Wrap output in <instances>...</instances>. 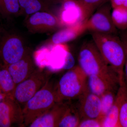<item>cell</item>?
Listing matches in <instances>:
<instances>
[{
    "instance_id": "1",
    "label": "cell",
    "mask_w": 127,
    "mask_h": 127,
    "mask_svg": "<svg viewBox=\"0 0 127 127\" xmlns=\"http://www.w3.org/2000/svg\"><path fill=\"white\" fill-rule=\"evenodd\" d=\"M92 40L108 65L118 75L120 84L124 82L125 52L122 40L115 34L92 32Z\"/></svg>"
},
{
    "instance_id": "2",
    "label": "cell",
    "mask_w": 127,
    "mask_h": 127,
    "mask_svg": "<svg viewBox=\"0 0 127 127\" xmlns=\"http://www.w3.org/2000/svg\"><path fill=\"white\" fill-rule=\"evenodd\" d=\"M88 76L78 65L71 68L55 86L57 102L78 97L88 89Z\"/></svg>"
},
{
    "instance_id": "3",
    "label": "cell",
    "mask_w": 127,
    "mask_h": 127,
    "mask_svg": "<svg viewBox=\"0 0 127 127\" xmlns=\"http://www.w3.org/2000/svg\"><path fill=\"white\" fill-rule=\"evenodd\" d=\"M78 61V65L87 76H118L108 65L93 40L86 42L82 45Z\"/></svg>"
},
{
    "instance_id": "4",
    "label": "cell",
    "mask_w": 127,
    "mask_h": 127,
    "mask_svg": "<svg viewBox=\"0 0 127 127\" xmlns=\"http://www.w3.org/2000/svg\"><path fill=\"white\" fill-rule=\"evenodd\" d=\"M56 103L55 86L49 79L22 108L24 127L29 126L36 119L49 111Z\"/></svg>"
},
{
    "instance_id": "5",
    "label": "cell",
    "mask_w": 127,
    "mask_h": 127,
    "mask_svg": "<svg viewBox=\"0 0 127 127\" xmlns=\"http://www.w3.org/2000/svg\"><path fill=\"white\" fill-rule=\"evenodd\" d=\"M68 52L65 43L46 45L34 53L33 58L37 67L53 71L64 68Z\"/></svg>"
},
{
    "instance_id": "6",
    "label": "cell",
    "mask_w": 127,
    "mask_h": 127,
    "mask_svg": "<svg viewBox=\"0 0 127 127\" xmlns=\"http://www.w3.org/2000/svg\"><path fill=\"white\" fill-rule=\"evenodd\" d=\"M37 67L27 79L16 86L12 97L21 106L41 89L50 79L48 70Z\"/></svg>"
},
{
    "instance_id": "7",
    "label": "cell",
    "mask_w": 127,
    "mask_h": 127,
    "mask_svg": "<svg viewBox=\"0 0 127 127\" xmlns=\"http://www.w3.org/2000/svg\"><path fill=\"white\" fill-rule=\"evenodd\" d=\"M30 50L25 46L23 38L17 34L1 35L0 40V62L4 66L15 63Z\"/></svg>"
},
{
    "instance_id": "8",
    "label": "cell",
    "mask_w": 127,
    "mask_h": 127,
    "mask_svg": "<svg viewBox=\"0 0 127 127\" xmlns=\"http://www.w3.org/2000/svg\"><path fill=\"white\" fill-rule=\"evenodd\" d=\"M111 7L108 1L99 7L85 22L87 30L92 32L116 35L117 31L112 20Z\"/></svg>"
},
{
    "instance_id": "9",
    "label": "cell",
    "mask_w": 127,
    "mask_h": 127,
    "mask_svg": "<svg viewBox=\"0 0 127 127\" xmlns=\"http://www.w3.org/2000/svg\"><path fill=\"white\" fill-rule=\"evenodd\" d=\"M25 24L33 34L51 32L63 27L58 17L50 12H38L28 16Z\"/></svg>"
},
{
    "instance_id": "10",
    "label": "cell",
    "mask_w": 127,
    "mask_h": 127,
    "mask_svg": "<svg viewBox=\"0 0 127 127\" xmlns=\"http://www.w3.org/2000/svg\"><path fill=\"white\" fill-rule=\"evenodd\" d=\"M21 105L12 96H8L0 102V127H11L13 124L24 127Z\"/></svg>"
},
{
    "instance_id": "11",
    "label": "cell",
    "mask_w": 127,
    "mask_h": 127,
    "mask_svg": "<svg viewBox=\"0 0 127 127\" xmlns=\"http://www.w3.org/2000/svg\"><path fill=\"white\" fill-rule=\"evenodd\" d=\"M78 99V104L76 107L81 120L89 118L99 119L101 112L100 97L91 93L88 88Z\"/></svg>"
},
{
    "instance_id": "12",
    "label": "cell",
    "mask_w": 127,
    "mask_h": 127,
    "mask_svg": "<svg viewBox=\"0 0 127 127\" xmlns=\"http://www.w3.org/2000/svg\"><path fill=\"white\" fill-rule=\"evenodd\" d=\"M6 67L16 86L27 79L37 68L30 51L18 61Z\"/></svg>"
},
{
    "instance_id": "13",
    "label": "cell",
    "mask_w": 127,
    "mask_h": 127,
    "mask_svg": "<svg viewBox=\"0 0 127 127\" xmlns=\"http://www.w3.org/2000/svg\"><path fill=\"white\" fill-rule=\"evenodd\" d=\"M87 83L89 91L99 97L109 91L118 90L120 86V79L118 75H90L88 76Z\"/></svg>"
},
{
    "instance_id": "14",
    "label": "cell",
    "mask_w": 127,
    "mask_h": 127,
    "mask_svg": "<svg viewBox=\"0 0 127 127\" xmlns=\"http://www.w3.org/2000/svg\"><path fill=\"white\" fill-rule=\"evenodd\" d=\"M70 103L57 102L52 108L33 121L30 127H57Z\"/></svg>"
},
{
    "instance_id": "15",
    "label": "cell",
    "mask_w": 127,
    "mask_h": 127,
    "mask_svg": "<svg viewBox=\"0 0 127 127\" xmlns=\"http://www.w3.org/2000/svg\"><path fill=\"white\" fill-rule=\"evenodd\" d=\"M63 3L58 18L63 27L83 22L81 9L77 0L67 1Z\"/></svg>"
},
{
    "instance_id": "16",
    "label": "cell",
    "mask_w": 127,
    "mask_h": 127,
    "mask_svg": "<svg viewBox=\"0 0 127 127\" xmlns=\"http://www.w3.org/2000/svg\"><path fill=\"white\" fill-rule=\"evenodd\" d=\"M127 96V87L125 82L120 84L113 105L101 120V127H119V117L121 105Z\"/></svg>"
},
{
    "instance_id": "17",
    "label": "cell",
    "mask_w": 127,
    "mask_h": 127,
    "mask_svg": "<svg viewBox=\"0 0 127 127\" xmlns=\"http://www.w3.org/2000/svg\"><path fill=\"white\" fill-rule=\"evenodd\" d=\"M86 31L85 22L67 27L55 32L46 45L66 43L76 39Z\"/></svg>"
},
{
    "instance_id": "18",
    "label": "cell",
    "mask_w": 127,
    "mask_h": 127,
    "mask_svg": "<svg viewBox=\"0 0 127 127\" xmlns=\"http://www.w3.org/2000/svg\"><path fill=\"white\" fill-rule=\"evenodd\" d=\"M21 15L28 16L40 11L50 12L52 4L48 0H19Z\"/></svg>"
},
{
    "instance_id": "19",
    "label": "cell",
    "mask_w": 127,
    "mask_h": 127,
    "mask_svg": "<svg viewBox=\"0 0 127 127\" xmlns=\"http://www.w3.org/2000/svg\"><path fill=\"white\" fill-rule=\"evenodd\" d=\"M16 86L6 67L0 64V92L12 96Z\"/></svg>"
},
{
    "instance_id": "20",
    "label": "cell",
    "mask_w": 127,
    "mask_h": 127,
    "mask_svg": "<svg viewBox=\"0 0 127 127\" xmlns=\"http://www.w3.org/2000/svg\"><path fill=\"white\" fill-rule=\"evenodd\" d=\"M81 120L77 107L70 104L60 120L58 127H78Z\"/></svg>"
},
{
    "instance_id": "21",
    "label": "cell",
    "mask_w": 127,
    "mask_h": 127,
    "mask_svg": "<svg viewBox=\"0 0 127 127\" xmlns=\"http://www.w3.org/2000/svg\"><path fill=\"white\" fill-rule=\"evenodd\" d=\"M81 9L82 20L86 22L99 7L109 0H77Z\"/></svg>"
},
{
    "instance_id": "22",
    "label": "cell",
    "mask_w": 127,
    "mask_h": 127,
    "mask_svg": "<svg viewBox=\"0 0 127 127\" xmlns=\"http://www.w3.org/2000/svg\"><path fill=\"white\" fill-rule=\"evenodd\" d=\"M0 12L4 17H14L21 15L19 0H0Z\"/></svg>"
},
{
    "instance_id": "23",
    "label": "cell",
    "mask_w": 127,
    "mask_h": 127,
    "mask_svg": "<svg viewBox=\"0 0 127 127\" xmlns=\"http://www.w3.org/2000/svg\"><path fill=\"white\" fill-rule=\"evenodd\" d=\"M112 20L117 29H127V7H118L113 9L111 12Z\"/></svg>"
},
{
    "instance_id": "24",
    "label": "cell",
    "mask_w": 127,
    "mask_h": 127,
    "mask_svg": "<svg viewBox=\"0 0 127 127\" xmlns=\"http://www.w3.org/2000/svg\"><path fill=\"white\" fill-rule=\"evenodd\" d=\"M118 90L107 92L100 97L101 102V112L99 119L101 120L106 115L113 105Z\"/></svg>"
},
{
    "instance_id": "25",
    "label": "cell",
    "mask_w": 127,
    "mask_h": 127,
    "mask_svg": "<svg viewBox=\"0 0 127 127\" xmlns=\"http://www.w3.org/2000/svg\"><path fill=\"white\" fill-rule=\"evenodd\" d=\"M119 122V127H127V96L120 107Z\"/></svg>"
},
{
    "instance_id": "26",
    "label": "cell",
    "mask_w": 127,
    "mask_h": 127,
    "mask_svg": "<svg viewBox=\"0 0 127 127\" xmlns=\"http://www.w3.org/2000/svg\"><path fill=\"white\" fill-rule=\"evenodd\" d=\"M78 127H101V120L99 118L82 119L80 121Z\"/></svg>"
},
{
    "instance_id": "27",
    "label": "cell",
    "mask_w": 127,
    "mask_h": 127,
    "mask_svg": "<svg viewBox=\"0 0 127 127\" xmlns=\"http://www.w3.org/2000/svg\"><path fill=\"white\" fill-rule=\"evenodd\" d=\"M112 9L118 7H127V0H109Z\"/></svg>"
},
{
    "instance_id": "28",
    "label": "cell",
    "mask_w": 127,
    "mask_h": 127,
    "mask_svg": "<svg viewBox=\"0 0 127 127\" xmlns=\"http://www.w3.org/2000/svg\"><path fill=\"white\" fill-rule=\"evenodd\" d=\"M122 41L125 52V61L124 68V76H125L127 82V40L124 39L122 40Z\"/></svg>"
},
{
    "instance_id": "29",
    "label": "cell",
    "mask_w": 127,
    "mask_h": 127,
    "mask_svg": "<svg viewBox=\"0 0 127 127\" xmlns=\"http://www.w3.org/2000/svg\"><path fill=\"white\" fill-rule=\"evenodd\" d=\"M7 95L5 94L2 93L1 92H0V102L2 101V100H4L5 98L8 96Z\"/></svg>"
},
{
    "instance_id": "30",
    "label": "cell",
    "mask_w": 127,
    "mask_h": 127,
    "mask_svg": "<svg viewBox=\"0 0 127 127\" xmlns=\"http://www.w3.org/2000/svg\"><path fill=\"white\" fill-rule=\"evenodd\" d=\"M50 1L52 4H54V3H57V0H48Z\"/></svg>"
},
{
    "instance_id": "31",
    "label": "cell",
    "mask_w": 127,
    "mask_h": 127,
    "mask_svg": "<svg viewBox=\"0 0 127 127\" xmlns=\"http://www.w3.org/2000/svg\"><path fill=\"white\" fill-rule=\"evenodd\" d=\"M69 0H63L62 2H64V1H67Z\"/></svg>"
},
{
    "instance_id": "32",
    "label": "cell",
    "mask_w": 127,
    "mask_h": 127,
    "mask_svg": "<svg viewBox=\"0 0 127 127\" xmlns=\"http://www.w3.org/2000/svg\"><path fill=\"white\" fill-rule=\"evenodd\" d=\"M1 35L0 34V40L1 37Z\"/></svg>"
},
{
    "instance_id": "33",
    "label": "cell",
    "mask_w": 127,
    "mask_h": 127,
    "mask_svg": "<svg viewBox=\"0 0 127 127\" xmlns=\"http://www.w3.org/2000/svg\"><path fill=\"white\" fill-rule=\"evenodd\" d=\"M1 14L0 12V17L1 16Z\"/></svg>"
},
{
    "instance_id": "34",
    "label": "cell",
    "mask_w": 127,
    "mask_h": 127,
    "mask_svg": "<svg viewBox=\"0 0 127 127\" xmlns=\"http://www.w3.org/2000/svg\"><path fill=\"white\" fill-rule=\"evenodd\" d=\"M1 64V63L0 62V64Z\"/></svg>"
}]
</instances>
